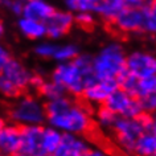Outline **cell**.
Here are the masks:
<instances>
[{
  "label": "cell",
  "instance_id": "6da1fadb",
  "mask_svg": "<svg viewBox=\"0 0 156 156\" xmlns=\"http://www.w3.org/2000/svg\"><path fill=\"white\" fill-rule=\"evenodd\" d=\"M46 123L60 130L62 134L85 136L95 124L94 112H91L87 105L74 101L69 95L46 102Z\"/></svg>",
  "mask_w": 156,
  "mask_h": 156
},
{
  "label": "cell",
  "instance_id": "7a4b0ae2",
  "mask_svg": "<svg viewBox=\"0 0 156 156\" xmlns=\"http://www.w3.org/2000/svg\"><path fill=\"white\" fill-rule=\"evenodd\" d=\"M50 78L64 87L68 95L82 97L85 89L95 80L93 56L81 53L73 61L57 64L50 73Z\"/></svg>",
  "mask_w": 156,
  "mask_h": 156
},
{
  "label": "cell",
  "instance_id": "3957f363",
  "mask_svg": "<svg viewBox=\"0 0 156 156\" xmlns=\"http://www.w3.org/2000/svg\"><path fill=\"white\" fill-rule=\"evenodd\" d=\"M127 52L118 41H108L93 56V70L98 80L116 81L127 72Z\"/></svg>",
  "mask_w": 156,
  "mask_h": 156
},
{
  "label": "cell",
  "instance_id": "277c9868",
  "mask_svg": "<svg viewBox=\"0 0 156 156\" xmlns=\"http://www.w3.org/2000/svg\"><path fill=\"white\" fill-rule=\"evenodd\" d=\"M7 118L8 122L17 124L19 127L42 126L48 119L46 102L38 97L21 94L8 106Z\"/></svg>",
  "mask_w": 156,
  "mask_h": 156
},
{
  "label": "cell",
  "instance_id": "5b68a950",
  "mask_svg": "<svg viewBox=\"0 0 156 156\" xmlns=\"http://www.w3.org/2000/svg\"><path fill=\"white\" fill-rule=\"evenodd\" d=\"M34 74L20 60L11 57L0 65V91L5 98H17L28 87H32Z\"/></svg>",
  "mask_w": 156,
  "mask_h": 156
},
{
  "label": "cell",
  "instance_id": "8992f818",
  "mask_svg": "<svg viewBox=\"0 0 156 156\" xmlns=\"http://www.w3.org/2000/svg\"><path fill=\"white\" fill-rule=\"evenodd\" d=\"M146 132L147 122L144 114L138 118H119L111 134L114 143L120 151L127 155H134L136 144Z\"/></svg>",
  "mask_w": 156,
  "mask_h": 156
},
{
  "label": "cell",
  "instance_id": "52a82bcc",
  "mask_svg": "<svg viewBox=\"0 0 156 156\" xmlns=\"http://www.w3.org/2000/svg\"><path fill=\"white\" fill-rule=\"evenodd\" d=\"M105 106H107L112 112H115L119 118H138L144 115L138 97L124 91L120 87H118L108 97Z\"/></svg>",
  "mask_w": 156,
  "mask_h": 156
},
{
  "label": "cell",
  "instance_id": "ba28073f",
  "mask_svg": "<svg viewBox=\"0 0 156 156\" xmlns=\"http://www.w3.org/2000/svg\"><path fill=\"white\" fill-rule=\"evenodd\" d=\"M127 72L139 80L156 76V53L146 49H134L127 54Z\"/></svg>",
  "mask_w": 156,
  "mask_h": 156
},
{
  "label": "cell",
  "instance_id": "9c48e42d",
  "mask_svg": "<svg viewBox=\"0 0 156 156\" xmlns=\"http://www.w3.org/2000/svg\"><path fill=\"white\" fill-rule=\"evenodd\" d=\"M44 126L21 127V144L13 156H46L42 148Z\"/></svg>",
  "mask_w": 156,
  "mask_h": 156
},
{
  "label": "cell",
  "instance_id": "30bf717a",
  "mask_svg": "<svg viewBox=\"0 0 156 156\" xmlns=\"http://www.w3.org/2000/svg\"><path fill=\"white\" fill-rule=\"evenodd\" d=\"M119 87L116 81H105L95 78L89 86L85 89L82 98L86 105L93 107H101L106 103L112 93Z\"/></svg>",
  "mask_w": 156,
  "mask_h": 156
},
{
  "label": "cell",
  "instance_id": "8fae6325",
  "mask_svg": "<svg viewBox=\"0 0 156 156\" xmlns=\"http://www.w3.org/2000/svg\"><path fill=\"white\" fill-rule=\"evenodd\" d=\"M144 24H146V8H126L112 23L114 28L123 34L144 32Z\"/></svg>",
  "mask_w": 156,
  "mask_h": 156
},
{
  "label": "cell",
  "instance_id": "7c38bea8",
  "mask_svg": "<svg viewBox=\"0 0 156 156\" xmlns=\"http://www.w3.org/2000/svg\"><path fill=\"white\" fill-rule=\"evenodd\" d=\"M45 24L49 40H60L73 29L76 24V15L68 9H56Z\"/></svg>",
  "mask_w": 156,
  "mask_h": 156
},
{
  "label": "cell",
  "instance_id": "4fadbf2b",
  "mask_svg": "<svg viewBox=\"0 0 156 156\" xmlns=\"http://www.w3.org/2000/svg\"><path fill=\"white\" fill-rule=\"evenodd\" d=\"M21 144V127L15 123L3 122L0 128V154L2 156H13Z\"/></svg>",
  "mask_w": 156,
  "mask_h": 156
},
{
  "label": "cell",
  "instance_id": "5bb4252c",
  "mask_svg": "<svg viewBox=\"0 0 156 156\" xmlns=\"http://www.w3.org/2000/svg\"><path fill=\"white\" fill-rule=\"evenodd\" d=\"M91 146L85 139V136L64 134L60 146L53 156H85Z\"/></svg>",
  "mask_w": 156,
  "mask_h": 156
},
{
  "label": "cell",
  "instance_id": "9a60e30c",
  "mask_svg": "<svg viewBox=\"0 0 156 156\" xmlns=\"http://www.w3.org/2000/svg\"><path fill=\"white\" fill-rule=\"evenodd\" d=\"M16 27L19 33L23 37L28 38L33 41H41L45 37H48V30H46V24L44 21L36 20V19H30L21 16L17 19Z\"/></svg>",
  "mask_w": 156,
  "mask_h": 156
},
{
  "label": "cell",
  "instance_id": "2e32d148",
  "mask_svg": "<svg viewBox=\"0 0 156 156\" xmlns=\"http://www.w3.org/2000/svg\"><path fill=\"white\" fill-rule=\"evenodd\" d=\"M56 8L48 0H24V12L23 16L36 19L40 21H46L52 16Z\"/></svg>",
  "mask_w": 156,
  "mask_h": 156
},
{
  "label": "cell",
  "instance_id": "e0dca14e",
  "mask_svg": "<svg viewBox=\"0 0 156 156\" xmlns=\"http://www.w3.org/2000/svg\"><path fill=\"white\" fill-rule=\"evenodd\" d=\"M124 0H102L98 5L95 15L106 23H114L120 16V13L126 9Z\"/></svg>",
  "mask_w": 156,
  "mask_h": 156
},
{
  "label": "cell",
  "instance_id": "ac0fdd59",
  "mask_svg": "<svg viewBox=\"0 0 156 156\" xmlns=\"http://www.w3.org/2000/svg\"><path fill=\"white\" fill-rule=\"evenodd\" d=\"M118 119H119V116L115 112H112L107 106H105V105L101 107H97V110L94 112L95 126L101 131H105V132H112Z\"/></svg>",
  "mask_w": 156,
  "mask_h": 156
},
{
  "label": "cell",
  "instance_id": "d6986e66",
  "mask_svg": "<svg viewBox=\"0 0 156 156\" xmlns=\"http://www.w3.org/2000/svg\"><path fill=\"white\" fill-rule=\"evenodd\" d=\"M62 136L64 134L54 128L49 124L44 126V131H42V148H44V152L46 156H53V154L56 152V150L60 146Z\"/></svg>",
  "mask_w": 156,
  "mask_h": 156
},
{
  "label": "cell",
  "instance_id": "ffe728a7",
  "mask_svg": "<svg viewBox=\"0 0 156 156\" xmlns=\"http://www.w3.org/2000/svg\"><path fill=\"white\" fill-rule=\"evenodd\" d=\"M101 2L102 0H62V4H64L65 9L70 11L74 15L81 12L95 13Z\"/></svg>",
  "mask_w": 156,
  "mask_h": 156
},
{
  "label": "cell",
  "instance_id": "44dd1931",
  "mask_svg": "<svg viewBox=\"0 0 156 156\" xmlns=\"http://www.w3.org/2000/svg\"><path fill=\"white\" fill-rule=\"evenodd\" d=\"M81 54L80 48L74 42H65V44H57L56 52L53 56V61L57 64H62V62H69L73 61Z\"/></svg>",
  "mask_w": 156,
  "mask_h": 156
},
{
  "label": "cell",
  "instance_id": "7402d4cb",
  "mask_svg": "<svg viewBox=\"0 0 156 156\" xmlns=\"http://www.w3.org/2000/svg\"><path fill=\"white\" fill-rule=\"evenodd\" d=\"M40 95L42 97V99H45V102H49V101L61 98L64 95H68L66 91L64 90V87L60 86L56 81H53L52 78L49 80H44L42 83L40 85V87L37 89Z\"/></svg>",
  "mask_w": 156,
  "mask_h": 156
},
{
  "label": "cell",
  "instance_id": "603a6c76",
  "mask_svg": "<svg viewBox=\"0 0 156 156\" xmlns=\"http://www.w3.org/2000/svg\"><path fill=\"white\" fill-rule=\"evenodd\" d=\"M156 154V136L147 131L146 134L139 139L135 147V156H154Z\"/></svg>",
  "mask_w": 156,
  "mask_h": 156
},
{
  "label": "cell",
  "instance_id": "cb8c5ba5",
  "mask_svg": "<svg viewBox=\"0 0 156 156\" xmlns=\"http://www.w3.org/2000/svg\"><path fill=\"white\" fill-rule=\"evenodd\" d=\"M57 48V42H54L53 40H41L37 41L36 45L33 48V53L36 54L38 58L42 60H52Z\"/></svg>",
  "mask_w": 156,
  "mask_h": 156
},
{
  "label": "cell",
  "instance_id": "d4e9b609",
  "mask_svg": "<svg viewBox=\"0 0 156 156\" xmlns=\"http://www.w3.org/2000/svg\"><path fill=\"white\" fill-rule=\"evenodd\" d=\"M140 81L139 78H136L135 76H132L131 73L126 72L122 77L118 80V85L120 89H123L124 91L130 93V94L139 97V89H140Z\"/></svg>",
  "mask_w": 156,
  "mask_h": 156
},
{
  "label": "cell",
  "instance_id": "484cf974",
  "mask_svg": "<svg viewBox=\"0 0 156 156\" xmlns=\"http://www.w3.org/2000/svg\"><path fill=\"white\" fill-rule=\"evenodd\" d=\"M144 32L156 36V0H148L147 3Z\"/></svg>",
  "mask_w": 156,
  "mask_h": 156
},
{
  "label": "cell",
  "instance_id": "4316f807",
  "mask_svg": "<svg viewBox=\"0 0 156 156\" xmlns=\"http://www.w3.org/2000/svg\"><path fill=\"white\" fill-rule=\"evenodd\" d=\"M140 105H142L143 112L146 115L156 112V93H148L142 97H139Z\"/></svg>",
  "mask_w": 156,
  "mask_h": 156
},
{
  "label": "cell",
  "instance_id": "83f0119b",
  "mask_svg": "<svg viewBox=\"0 0 156 156\" xmlns=\"http://www.w3.org/2000/svg\"><path fill=\"white\" fill-rule=\"evenodd\" d=\"M2 5L11 15L16 17H21L24 12V0H2Z\"/></svg>",
  "mask_w": 156,
  "mask_h": 156
},
{
  "label": "cell",
  "instance_id": "f1b7e54d",
  "mask_svg": "<svg viewBox=\"0 0 156 156\" xmlns=\"http://www.w3.org/2000/svg\"><path fill=\"white\" fill-rule=\"evenodd\" d=\"M95 13L91 12H81L76 15V24L83 27V28H90L95 21Z\"/></svg>",
  "mask_w": 156,
  "mask_h": 156
},
{
  "label": "cell",
  "instance_id": "f546056e",
  "mask_svg": "<svg viewBox=\"0 0 156 156\" xmlns=\"http://www.w3.org/2000/svg\"><path fill=\"white\" fill-rule=\"evenodd\" d=\"M148 93H156V76L148 80L140 81V89H139V97H142ZM138 97V98H139Z\"/></svg>",
  "mask_w": 156,
  "mask_h": 156
},
{
  "label": "cell",
  "instance_id": "4dcf8cb0",
  "mask_svg": "<svg viewBox=\"0 0 156 156\" xmlns=\"http://www.w3.org/2000/svg\"><path fill=\"white\" fill-rule=\"evenodd\" d=\"M85 156H112V155L110 151H107L106 148H103V147L91 146Z\"/></svg>",
  "mask_w": 156,
  "mask_h": 156
},
{
  "label": "cell",
  "instance_id": "1f68e13d",
  "mask_svg": "<svg viewBox=\"0 0 156 156\" xmlns=\"http://www.w3.org/2000/svg\"><path fill=\"white\" fill-rule=\"evenodd\" d=\"M146 122H147V131L156 136V112L150 115H146Z\"/></svg>",
  "mask_w": 156,
  "mask_h": 156
},
{
  "label": "cell",
  "instance_id": "d6a6232c",
  "mask_svg": "<svg viewBox=\"0 0 156 156\" xmlns=\"http://www.w3.org/2000/svg\"><path fill=\"white\" fill-rule=\"evenodd\" d=\"M127 8H146L148 0H124Z\"/></svg>",
  "mask_w": 156,
  "mask_h": 156
},
{
  "label": "cell",
  "instance_id": "836d02e7",
  "mask_svg": "<svg viewBox=\"0 0 156 156\" xmlns=\"http://www.w3.org/2000/svg\"><path fill=\"white\" fill-rule=\"evenodd\" d=\"M0 34H2V36L4 34V24H3V23L0 24Z\"/></svg>",
  "mask_w": 156,
  "mask_h": 156
},
{
  "label": "cell",
  "instance_id": "e575fe53",
  "mask_svg": "<svg viewBox=\"0 0 156 156\" xmlns=\"http://www.w3.org/2000/svg\"><path fill=\"white\" fill-rule=\"evenodd\" d=\"M154 156H156V154H155V155H154Z\"/></svg>",
  "mask_w": 156,
  "mask_h": 156
}]
</instances>
